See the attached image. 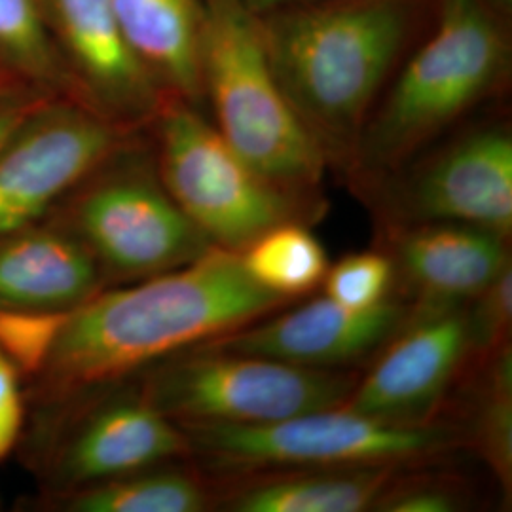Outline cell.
<instances>
[{"label":"cell","instance_id":"26","mask_svg":"<svg viewBox=\"0 0 512 512\" xmlns=\"http://www.w3.org/2000/svg\"><path fill=\"white\" fill-rule=\"evenodd\" d=\"M23 397L19 374L0 353V459L6 458L23 429Z\"/></svg>","mask_w":512,"mask_h":512},{"label":"cell","instance_id":"8","mask_svg":"<svg viewBox=\"0 0 512 512\" xmlns=\"http://www.w3.org/2000/svg\"><path fill=\"white\" fill-rule=\"evenodd\" d=\"M73 190L65 211L50 217L67 226L92 253L105 281L133 283L184 266L211 241L165 190L158 173L129 165L92 173Z\"/></svg>","mask_w":512,"mask_h":512},{"label":"cell","instance_id":"25","mask_svg":"<svg viewBox=\"0 0 512 512\" xmlns=\"http://www.w3.org/2000/svg\"><path fill=\"white\" fill-rule=\"evenodd\" d=\"M399 471L387 482L372 511L458 512L471 503V490L459 476H399Z\"/></svg>","mask_w":512,"mask_h":512},{"label":"cell","instance_id":"19","mask_svg":"<svg viewBox=\"0 0 512 512\" xmlns=\"http://www.w3.org/2000/svg\"><path fill=\"white\" fill-rule=\"evenodd\" d=\"M215 490L200 471L162 463L54 495L50 505L67 512H202L217 503Z\"/></svg>","mask_w":512,"mask_h":512},{"label":"cell","instance_id":"10","mask_svg":"<svg viewBox=\"0 0 512 512\" xmlns=\"http://www.w3.org/2000/svg\"><path fill=\"white\" fill-rule=\"evenodd\" d=\"M122 133L107 116L37 110L0 148V236L46 219L57 203L118 152Z\"/></svg>","mask_w":512,"mask_h":512},{"label":"cell","instance_id":"4","mask_svg":"<svg viewBox=\"0 0 512 512\" xmlns=\"http://www.w3.org/2000/svg\"><path fill=\"white\" fill-rule=\"evenodd\" d=\"M202 95L220 137L268 181L308 198L329 164L275 78L258 14L243 0H203Z\"/></svg>","mask_w":512,"mask_h":512},{"label":"cell","instance_id":"29","mask_svg":"<svg viewBox=\"0 0 512 512\" xmlns=\"http://www.w3.org/2000/svg\"><path fill=\"white\" fill-rule=\"evenodd\" d=\"M499 2H503V4H505V2H507V4H509V2H511V0H499Z\"/></svg>","mask_w":512,"mask_h":512},{"label":"cell","instance_id":"9","mask_svg":"<svg viewBox=\"0 0 512 512\" xmlns=\"http://www.w3.org/2000/svg\"><path fill=\"white\" fill-rule=\"evenodd\" d=\"M80 401L52 404L67 408L63 429L38 446L40 476L54 495L67 494L103 480L192 458L183 427L169 420L137 389L101 403Z\"/></svg>","mask_w":512,"mask_h":512},{"label":"cell","instance_id":"16","mask_svg":"<svg viewBox=\"0 0 512 512\" xmlns=\"http://www.w3.org/2000/svg\"><path fill=\"white\" fill-rule=\"evenodd\" d=\"M55 25L92 92L122 112L156 107V80L129 48L112 0H50Z\"/></svg>","mask_w":512,"mask_h":512},{"label":"cell","instance_id":"3","mask_svg":"<svg viewBox=\"0 0 512 512\" xmlns=\"http://www.w3.org/2000/svg\"><path fill=\"white\" fill-rule=\"evenodd\" d=\"M509 42L486 0H444L437 25L366 118L351 156L363 184L403 171L503 80Z\"/></svg>","mask_w":512,"mask_h":512},{"label":"cell","instance_id":"1","mask_svg":"<svg viewBox=\"0 0 512 512\" xmlns=\"http://www.w3.org/2000/svg\"><path fill=\"white\" fill-rule=\"evenodd\" d=\"M291 304L255 283L239 253L213 245L184 266L103 289L69 311L33 391L48 406L103 391Z\"/></svg>","mask_w":512,"mask_h":512},{"label":"cell","instance_id":"12","mask_svg":"<svg viewBox=\"0 0 512 512\" xmlns=\"http://www.w3.org/2000/svg\"><path fill=\"white\" fill-rule=\"evenodd\" d=\"M391 209V224L454 222L511 238V133L501 126L473 129L421 158Z\"/></svg>","mask_w":512,"mask_h":512},{"label":"cell","instance_id":"22","mask_svg":"<svg viewBox=\"0 0 512 512\" xmlns=\"http://www.w3.org/2000/svg\"><path fill=\"white\" fill-rule=\"evenodd\" d=\"M395 283L393 258L382 249L344 256L329 266L321 285L330 300L353 310H366L391 298Z\"/></svg>","mask_w":512,"mask_h":512},{"label":"cell","instance_id":"27","mask_svg":"<svg viewBox=\"0 0 512 512\" xmlns=\"http://www.w3.org/2000/svg\"><path fill=\"white\" fill-rule=\"evenodd\" d=\"M35 112L37 107L33 103H23L16 99L0 101V148Z\"/></svg>","mask_w":512,"mask_h":512},{"label":"cell","instance_id":"28","mask_svg":"<svg viewBox=\"0 0 512 512\" xmlns=\"http://www.w3.org/2000/svg\"><path fill=\"white\" fill-rule=\"evenodd\" d=\"M256 14H264L275 8H285L294 4H310V2H323V0H243Z\"/></svg>","mask_w":512,"mask_h":512},{"label":"cell","instance_id":"23","mask_svg":"<svg viewBox=\"0 0 512 512\" xmlns=\"http://www.w3.org/2000/svg\"><path fill=\"white\" fill-rule=\"evenodd\" d=\"M69 311L0 310V353L29 382L44 368Z\"/></svg>","mask_w":512,"mask_h":512},{"label":"cell","instance_id":"2","mask_svg":"<svg viewBox=\"0 0 512 512\" xmlns=\"http://www.w3.org/2000/svg\"><path fill=\"white\" fill-rule=\"evenodd\" d=\"M275 78L327 160L349 164L397 69L414 0H323L258 14Z\"/></svg>","mask_w":512,"mask_h":512},{"label":"cell","instance_id":"14","mask_svg":"<svg viewBox=\"0 0 512 512\" xmlns=\"http://www.w3.org/2000/svg\"><path fill=\"white\" fill-rule=\"evenodd\" d=\"M385 251L414 304H469L511 264L507 239L454 222L389 224Z\"/></svg>","mask_w":512,"mask_h":512},{"label":"cell","instance_id":"11","mask_svg":"<svg viewBox=\"0 0 512 512\" xmlns=\"http://www.w3.org/2000/svg\"><path fill=\"white\" fill-rule=\"evenodd\" d=\"M473 357L469 306L414 304L408 321L359 376L349 410L391 421L440 420L444 397L459 384Z\"/></svg>","mask_w":512,"mask_h":512},{"label":"cell","instance_id":"24","mask_svg":"<svg viewBox=\"0 0 512 512\" xmlns=\"http://www.w3.org/2000/svg\"><path fill=\"white\" fill-rule=\"evenodd\" d=\"M0 55L33 78L54 73L38 0H0Z\"/></svg>","mask_w":512,"mask_h":512},{"label":"cell","instance_id":"18","mask_svg":"<svg viewBox=\"0 0 512 512\" xmlns=\"http://www.w3.org/2000/svg\"><path fill=\"white\" fill-rule=\"evenodd\" d=\"M129 48L177 99L202 97L203 0H112Z\"/></svg>","mask_w":512,"mask_h":512},{"label":"cell","instance_id":"5","mask_svg":"<svg viewBox=\"0 0 512 512\" xmlns=\"http://www.w3.org/2000/svg\"><path fill=\"white\" fill-rule=\"evenodd\" d=\"M183 429L192 458L226 478L285 469L414 465L467 446L465 429L448 418L391 421L344 404L268 423H203Z\"/></svg>","mask_w":512,"mask_h":512},{"label":"cell","instance_id":"20","mask_svg":"<svg viewBox=\"0 0 512 512\" xmlns=\"http://www.w3.org/2000/svg\"><path fill=\"white\" fill-rule=\"evenodd\" d=\"M241 266L262 289L296 300L321 287L329 258L308 222L287 220L262 232L241 253Z\"/></svg>","mask_w":512,"mask_h":512},{"label":"cell","instance_id":"13","mask_svg":"<svg viewBox=\"0 0 512 512\" xmlns=\"http://www.w3.org/2000/svg\"><path fill=\"white\" fill-rule=\"evenodd\" d=\"M412 310L414 304L395 298L374 308L353 310L325 296L279 315L272 313L274 317H262L203 346L306 368L344 370L340 366L357 363L384 348Z\"/></svg>","mask_w":512,"mask_h":512},{"label":"cell","instance_id":"7","mask_svg":"<svg viewBox=\"0 0 512 512\" xmlns=\"http://www.w3.org/2000/svg\"><path fill=\"white\" fill-rule=\"evenodd\" d=\"M141 395L177 425L268 423L342 406L359 374L224 349H188L143 370Z\"/></svg>","mask_w":512,"mask_h":512},{"label":"cell","instance_id":"21","mask_svg":"<svg viewBox=\"0 0 512 512\" xmlns=\"http://www.w3.org/2000/svg\"><path fill=\"white\" fill-rule=\"evenodd\" d=\"M463 378L476 384L473 414L463 425L467 446L490 465L503 492L512 488V353L511 346L471 366Z\"/></svg>","mask_w":512,"mask_h":512},{"label":"cell","instance_id":"6","mask_svg":"<svg viewBox=\"0 0 512 512\" xmlns=\"http://www.w3.org/2000/svg\"><path fill=\"white\" fill-rule=\"evenodd\" d=\"M158 129V175L211 245L241 253L281 222H310L323 213L319 198L262 177L183 99L165 105Z\"/></svg>","mask_w":512,"mask_h":512},{"label":"cell","instance_id":"17","mask_svg":"<svg viewBox=\"0 0 512 512\" xmlns=\"http://www.w3.org/2000/svg\"><path fill=\"white\" fill-rule=\"evenodd\" d=\"M399 469L403 465H359L232 476L236 482L220 503L234 512L372 511Z\"/></svg>","mask_w":512,"mask_h":512},{"label":"cell","instance_id":"15","mask_svg":"<svg viewBox=\"0 0 512 512\" xmlns=\"http://www.w3.org/2000/svg\"><path fill=\"white\" fill-rule=\"evenodd\" d=\"M105 287L86 245L50 215L0 236V310L73 311Z\"/></svg>","mask_w":512,"mask_h":512}]
</instances>
